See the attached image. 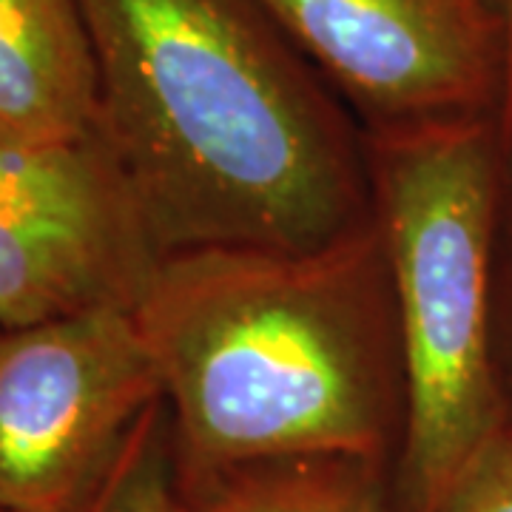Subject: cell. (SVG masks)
Segmentation results:
<instances>
[{
  "mask_svg": "<svg viewBox=\"0 0 512 512\" xmlns=\"http://www.w3.org/2000/svg\"><path fill=\"white\" fill-rule=\"evenodd\" d=\"M94 137L160 256L308 251L373 220L365 131L256 0H80Z\"/></svg>",
  "mask_w": 512,
  "mask_h": 512,
  "instance_id": "obj_1",
  "label": "cell"
},
{
  "mask_svg": "<svg viewBox=\"0 0 512 512\" xmlns=\"http://www.w3.org/2000/svg\"><path fill=\"white\" fill-rule=\"evenodd\" d=\"M134 319L171 413L177 484L279 458L396 464L404 365L376 217L308 251L165 254Z\"/></svg>",
  "mask_w": 512,
  "mask_h": 512,
  "instance_id": "obj_2",
  "label": "cell"
},
{
  "mask_svg": "<svg viewBox=\"0 0 512 512\" xmlns=\"http://www.w3.org/2000/svg\"><path fill=\"white\" fill-rule=\"evenodd\" d=\"M365 151L404 365L393 512H433L507 424L493 362V279L510 163L495 114L373 128Z\"/></svg>",
  "mask_w": 512,
  "mask_h": 512,
  "instance_id": "obj_3",
  "label": "cell"
},
{
  "mask_svg": "<svg viewBox=\"0 0 512 512\" xmlns=\"http://www.w3.org/2000/svg\"><path fill=\"white\" fill-rule=\"evenodd\" d=\"M163 384L134 311L0 330V510L83 512Z\"/></svg>",
  "mask_w": 512,
  "mask_h": 512,
  "instance_id": "obj_4",
  "label": "cell"
},
{
  "mask_svg": "<svg viewBox=\"0 0 512 512\" xmlns=\"http://www.w3.org/2000/svg\"><path fill=\"white\" fill-rule=\"evenodd\" d=\"M163 256L94 137L0 143V330L134 311Z\"/></svg>",
  "mask_w": 512,
  "mask_h": 512,
  "instance_id": "obj_5",
  "label": "cell"
},
{
  "mask_svg": "<svg viewBox=\"0 0 512 512\" xmlns=\"http://www.w3.org/2000/svg\"><path fill=\"white\" fill-rule=\"evenodd\" d=\"M362 131L495 114L504 40L487 0H256Z\"/></svg>",
  "mask_w": 512,
  "mask_h": 512,
  "instance_id": "obj_6",
  "label": "cell"
},
{
  "mask_svg": "<svg viewBox=\"0 0 512 512\" xmlns=\"http://www.w3.org/2000/svg\"><path fill=\"white\" fill-rule=\"evenodd\" d=\"M97 66L80 0H0V143L94 131Z\"/></svg>",
  "mask_w": 512,
  "mask_h": 512,
  "instance_id": "obj_7",
  "label": "cell"
},
{
  "mask_svg": "<svg viewBox=\"0 0 512 512\" xmlns=\"http://www.w3.org/2000/svg\"><path fill=\"white\" fill-rule=\"evenodd\" d=\"M393 467L350 456H302L174 481V512H393Z\"/></svg>",
  "mask_w": 512,
  "mask_h": 512,
  "instance_id": "obj_8",
  "label": "cell"
},
{
  "mask_svg": "<svg viewBox=\"0 0 512 512\" xmlns=\"http://www.w3.org/2000/svg\"><path fill=\"white\" fill-rule=\"evenodd\" d=\"M83 512H174V444L165 402L148 407Z\"/></svg>",
  "mask_w": 512,
  "mask_h": 512,
  "instance_id": "obj_9",
  "label": "cell"
},
{
  "mask_svg": "<svg viewBox=\"0 0 512 512\" xmlns=\"http://www.w3.org/2000/svg\"><path fill=\"white\" fill-rule=\"evenodd\" d=\"M433 512H512V424L470 458Z\"/></svg>",
  "mask_w": 512,
  "mask_h": 512,
  "instance_id": "obj_10",
  "label": "cell"
},
{
  "mask_svg": "<svg viewBox=\"0 0 512 512\" xmlns=\"http://www.w3.org/2000/svg\"><path fill=\"white\" fill-rule=\"evenodd\" d=\"M493 362L504 416L507 424H512V171L501 205L498 242H495Z\"/></svg>",
  "mask_w": 512,
  "mask_h": 512,
  "instance_id": "obj_11",
  "label": "cell"
},
{
  "mask_svg": "<svg viewBox=\"0 0 512 512\" xmlns=\"http://www.w3.org/2000/svg\"><path fill=\"white\" fill-rule=\"evenodd\" d=\"M487 6L493 9L495 20L501 26V40H504V89H501V106H498V131H501V146L512 171V0H487Z\"/></svg>",
  "mask_w": 512,
  "mask_h": 512,
  "instance_id": "obj_12",
  "label": "cell"
},
{
  "mask_svg": "<svg viewBox=\"0 0 512 512\" xmlns=\"http://www.w3.org/2000/svg\"><path fill=\"white\" fill-rule=\"evenodd\" d=\"M0 512H6V510H0Z\"/></svg>",
  "mask_w": 512,
  "mask_h": 512,
  "instance_id": "obj_13",
  "label": "cell"
}]
</instances>
